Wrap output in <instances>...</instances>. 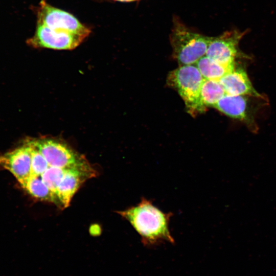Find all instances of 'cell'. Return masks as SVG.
Listing matches in <instances>:
<instances>
[{
    "label": "cell",
    "instance_id": "cell-1",
    "mask_svg": "<svg viewBox=\"0 0 276 276\" xmlns=\"http://www.w3.org/2000/svg\"><path fill=\"white\" fill-rule=\"evenodd\" d=\"M119 213L129 222L144 245L151 246L163 241L174 242L169 229L172 214L164 212L150 200L142 198L137 205Z\"/></svg>",
    "mask_w": 276,
    "mask_h": 276
},
{
    "label": "cell",
    "instance_id": "cell-2",
    "mask_svg": "<svg viewBox=\"0 0 276 276\" xmlns=\"http://www.w3.org/2000/svg\"><path fill=\"white\" fill-rule=\"evenodd\" d=\"M211 38L190 29L175 18L170 35L174 58L179 66L196 64L206 55Z\"/></svg>",
    "mask_w": 276,
    "mask_h": 276
},
{
    "label": "cell",
    "instance_id": "cell-3",
    "mask_svg": "<svg viewBox=\"0 0 276 276\" xmlns=\"http://www.w3.org/2000/svg\"><path fill=\"white\" fill-rule=\"evenodd\" d=\"M204 80L198 68L194 64L179 66L171 71L167 77L168 84L177 91L188 112L193 116L206 110L200 97Z\"/></svg>",
    "mask_w": 276,
    "mask_h": 276
},
{
    "label": "cell",
    "instance_id": "cell-4",
    "mask_svg": "<svg viewBox=\"0 0 276 276\" xmlns=\"http://www.w3.org/2000/svg\"><path fill=\"white\" fill-rule=\"evenodd\" d=\"M28 141L41 152L50 166L92 171L86 160L65 143L50 138Z\"/></svg>",
    "mask_w": 276,
    "mask_h": 276
},
{
    "label": "cell",
    "instance_id": "cell-5",
    "mask_svg": "<svg viewBox=\"0 0 276 276\" xmlns=\"http://www.w3.org/2000/svg\"><path fill=\"white\" fill-rule=\"evenodd\" d=\"M37 24L49 28L67 32L86 38L91 33L88 26L81 23L70 13L54 7L41 1L36 10Z\"/></svg>",
    "mask_w": 276,
    "mask_h": 276
},
{
    "label": "cell",
    "instance_id": "cell-6",
    "mask_svg": "<svg viewBox=\"0 0 276 276\" xmlns=\"http://www.w3.org/2000/svg\"><path fill=\"white\" fill-rule=\"evenodd\" d=\"M244 35V32L232 30L211 37L205 55L221 64L234 66L236 60L243 55L239 45Z\"/></svg>",
    "mask_w": 276,
    "mask_h": 276
},
{
    "label": "cell",
    "instance_id": "cell-7",
    "mask_svg": "<svg viewBox=\"0 0 276 276\" xmlns=\"http://www.w3.org/2000/svg\"><path fill=\"white\" fill-rule=\"evenodd\" d=\"M85 39L79 35L37 24L34 35L27 40V43L34 48L68 50L77 48Z\"/></svg>",
    "mask_w": 276,
    "mask_h": 276
},
{
    "label": "cell",
    "instance_id": "cell-8",
    "mask_svg": "<svg viewBox=\"0 0 276 276\" xmlns=\"http://www.w3.org/2000/svg\"><path fill=\"white\" fill-rule=\"evenodd\" d=\"M31 147L24 145L0 156V168L10 172L22 186L31 176Z\"/></svg>",
    "mask_w": 276,
    "mask_h": 276
},
{
    "label": "cell",
    "instance_id": "cell-9",
    "mask_svg": "<svg viewBox=\"0 0 276 276\" xmlns=\"http://www.w3.org/2000/svg\"><path fill=\"white\" fill-rule=\"evenodd\" d=\"M249 97L225 94L214 107L227 116L243 122L255 131L257 127Z\"/></svg>",
    "mask_w": 276,
    "mask_h": 276
},
{
    "label": "cell",
    "instance_id": "cell-10",
    "mask_svg": "<svg viewBox=\"0 0 276 276\" xmlns=\"http://www.w3.org/2000/svg\"><path fill=\"white\" fill-rule=\"evenodd\" d=\"M219 81L226 94L262 97L254 88L246 72L241 67L235 66Z\"/></svg>",
    "mask_w": 276,
    "mask_h": 276
},
{
    "label": "cell",
    "instance_id": "cell-11",
    "mask_svg": "<svg viewBox=\"0 0 276 276\" xmlns=\"http://www.w3.org/2000/svg\"><path fill=\"white\" fill-rule=\"evenodd\" d=\"M93 171L76 169H66L58 187L56 195L61 205L67 207L75 192L85 177L93 175Z\"/></svg>",
    "mask_w": 276,
    "mask_h": 276
},
{
    "label": "cell",
    "instance_id": "cell-12",
    "mask_svg": "<svg viewBox=\"0 0 276 276\" xmlns=\"http://www.w3.org/2000/svg\"><path fill=\"white\" fill-rule=\"evenodd\" d=\"M205 79L219 80L234 66L221 64L206 55L201 58L195 64Z\"/></svg>",
    "mask_w": 276,
    "mask_h": 276
},
{
    "label": "cell",
    "instance_id": "cell-13",
    "mask_svg": "<svg viewBox=\"0 0 276 276\" xmlns=\"http://www.w3.org/2000/svg\"><path fill=\"white\" fill-rule=\"evenodd\" d=\"M22 187L35 198L56 204L60 203L57 197L43 182L40 176H31Z\"/></svg>",
    "mask_w": 276,
    "mask_h": 276
},
{
    "label": "cell",
    "instance_id": "cell-14",
    "mask_svg": "<svg viewBox=\"0 0 276 276\" xmlns=\"http://www.w3.org/2000/svg\"><path fill=\"white\" fill-rule=\"evenodd\" d=\"M226 93L219 80H204L200 91L201 100L203 105L214 106Z\"/></svg>",
    "mask_w": 276,
    "mask_h": 276
},
{
    "label": "cell",
    "instance_id": "cell-15",
    "mask_svg": "<svg viewBox=\"0 0 276 276\" xmlns=\"http://www.w3.org/2000/svg\"><path fill=\"white\" fill-rule=\"evenodd\" d=\"M65 170L49 166L40 175L43 182L56 196L58 187L64 174Z\"/></svg>",
    "mask_w": 276,
    "mask_h": 276
},
{
    "label": "cell",
    "instance_id": "cell-16",
    "mask_svg": "<svg viewBox=\"0 0 276 276\" xmlns=\"http://www.w3.org/2000/svg\"><path fill=\"white\" fill-rule=\"evenodd\" d=\"M26 141L31 147V176H40L50 166L41 152L28 140Z\"/></svg>",
    "mask_w": 276,
    "mask_h": 276
},
{
    "label": "cell",
    "instance_id": "cell-17",
    "mask_svg": "<svg viewBox=\"0 0 276 276\" xmlns=\"http://www.w3.org/2000/svg\"><path fill=\"white\" fill-rule=\"evenodd\" d=\"M111 1H118V2H130L135 1L136 0H111Z\"/></svg>",
    "mask_w": 276,
    "mask_h": 276
},
{
    "label": "cell",
    "instance_id": "cell-18",
    "mask_svg": "<svg viewBox=\"0 0 276 276\" xmlns=\"http://www.w3.org/2000/svg\"><path fill=\"white\" fill-rule=\"evenodd\" d=\"M136 1H138V0H136Z\"/></svg>",
    "mask_w": 276,
    "mask_h": 276
}]
</instances>
